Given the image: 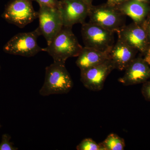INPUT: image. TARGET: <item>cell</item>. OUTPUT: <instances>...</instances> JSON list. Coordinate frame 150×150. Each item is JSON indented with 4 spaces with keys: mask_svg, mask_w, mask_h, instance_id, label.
<instances>
[{
    "mask_svg": "<svg viewBox=\"0 0 150 150\" xmlns=\"http://www.w3.org/2000/svg\"><path fill=\"white\" fill-rule=\"evenodd\" d=\"M41 35L38 27L31 32L19 33L6 43L3 50L8 54L32 57L40 51H44V48L37 43L38 38Z\"/></svg>",
    "mask_w": 150,
    "mask_h": 150,
    "instance_id": "277c9868",
    "label": "cell"
},
{
    "mask_svg": "<svg viewBox=\"0 0 150 150\" xmlns=\"http://www.w3.org/2000/svg\"><path fill=\"white\" fill-rule=\"evenodd\" d=\"M77 150H101L99 144H97L92 139H84L76 148Z\"/></svg>",
    "mask_w": 150,
    "mask_h": 150,
    "instance_id": "2e32d148",
    "label": "cell"
},
{
    "mask_svg": "<svg viewBox=\"0 0 150 150\" xmlns=\"http://www.w3.org/2000/svg\"><path fill=\"white\" fill-rule=\"evenodd\" d=\"M100 144L105 150H123L126 146L124 139L115 134H109Z\"/></svg>",
    "mask_w": 150,
    "mask_h": 150,
    "instance_id": "9a60e30c",
    "label": "cell"
},
{
    "mask_svg": "<svg viewBox=\"0 0 150 150\" xmlns=\"http://www.w3.org/2000/svg\"><path fill=\"white\" fill-rule=\"evenodd\" d=\"M92 5L82 0H60L58 9L63 26L72 27L74 25L85 22Z\"/></svg>",
    "mask_w": 150,
    "mask_h": 150,
    "instance_id": "52a82bcc",
    "label": "cell"
},
{
    "mask_svg": "<svg viewBox=\"0 0 150 150\" xmlns=\"http://www.w3.org/2000/svg\"><path fill=\"white\" fill-rule=\"evenodd\" d=\"M137 1H139L141 2L144 3L146 1L148 0H137Z\"/></svg>",
    "mask_w": 150,
    "mask_h": 150,
    "instance_id": "cb8c5ba5",
    "label": "cell"
},
{
    "mask_svg": "<svg viewBox=\"0 0 150 150\" xmlns=\"http://www.w3.org/2000/svg\"><path fill=\"white\" fill-rule=\"evenodd\" d=\"M144 59L145 61L147 63L150 67V46L147 52H146V56Z\"/></svg>",
    "mask_w": 150,
    "mask_h": 150,
    "instance_id": "7402d4cb",
    "label": "cell"
},
{
    "mask_svg": "<svg viewBox=\"0 0 150 150\" xmlns=\"http://www.w3.org/2000/svg\"><path fill=\"white\" fill-rule=\"evenodd\" d=\"M109 54L85 46L77 56L76 65L81 71L91 68L109 59Z\"/></svg>",
    "mask_w": 150,
    "mask_h": 150,
    "instance_id": "4fadbf2b",
    "label": "cell"
},
{
    "mask_svg": "<svg viewBox=\"0 0 150 150\" xmlns=\"http://www.w3.org/2000/svg\"><path fill=\"white\" fill-rule=\"evenodd\" d=\"M144 84L142 92L145 97L148 100H150V81H146Z\"/></svg>",
    "mask_w": 150,
    "mask_h": 150,
    "instance_id": "d6986e66",
    "label": "cell"
},
{
    "mask_svg": "<svg viewBox=\"0 0 150 150\" xmlns=\"http://www.w3.org/2000/svg\"><path fill=\"white\" fill-rule=\"evenodd\" d=\"M1 124H0V128H1Z\"/></svg>",
    "mask_w": 150,
    "mask_h": 150,
    "instance_id": "d4e9b609",
    "label": "cell"
},
{
    "mask_svg": "<svg viewBox=\"0 0 150 150\" xmlns=\"http://www.w3.org/2000/svg\"><path fill=\"white\" fill-rule=\"evenodd\" d=\"M114 69L113 64L108 59L100 64L81 71L80 80L88 89L99 91L103 88L106 78Z\"/></svg>",
    "mask_w": 150,
    "mask_h": 150,
    "instance_id": "ba28073f",
    "label": "cell"
},
{
    "mask_svg": "<svg viewBox=\"0 0 150 150\" xmlns=\"http://www.w3.org/2000/svg\"><path fill=\"white\" fill-rule=\"evenodd\" d=\"M146 26L145 28H143L145 30L147 35L148 38H149L150 40V19L149 20L148 22L146 23Z\"/></svg>",
    "mask_w": 150,
    "mask_h": 150,
    "instance_id": "44dd1931",
    "label": "cell"
},
{
    "mask_svg": "<svg viewBox=\"0 0 150 150\" xmlns=\"http://www.w3.org/2000/svg\"><path fill=\"white\" fill-rule=\"evenodd\" d=\"M32 0H12L6 6L2 17L10 23L23 28L38 18Z\"/></svg>",
    "mask_w": 150,
    "mask_h": 150,
    "instance_id": "8992f818",
    "label": "cell"
},
{
    "mask_svg": "<svg viewBox=\"0 0 150 150\" xmlns=\"http://www.w3.org/2000/svg\"><path fill=\"white\" fill-rule=\"evenodd\" d=\"M11 136L4 134L2 137L1 142L0 144V150H16L17 148L14 146L13 143L10 142Z\"/></svg>",
    "mask_w": 150,
    "mask_h": 150,
    "instance_id": "e0dca14e",
    "label": "cell"
},
{
    "mask_svg": "<svg viewBox=\"0 0 150 150\" xmlns=\"http://www.w3.org/2000/svg\"><path fill=\"white\" fill-rule=\"evenodd\" d=\"M118 39L141 52H147L148 37L145 30L134 23L125 25L118 33Z\"/></svg>",
    "mask_w": 150,
    "mask_h": 150,
    "instance_id": "30bf717a",
    "label": "cell"
},
{
    "mask_svg": "<svg viewBox=\"0 0 150 150\" xmlns=\"http://www.w3.org/2000/svg\"><path fill=\"white\" fill-rule=\"evenodd\" d=\"M83 1L87 3L90 5H92V0H82Z\"/></svg>",
    "mask_w": 150,
    "mask_h": 150,
    "instance_id": "603a6c76",
    "label": "cell"
},
{
    "mask_svg": "<svg viewBox=\"0 0 150 150\" xmlns=\"http://www.w3.org/2000/svg\"><path fill=\"white\" fill-rule=\"evenodd\" d=\"M73 86L74 83L65 63L54 62L46 67L45 81L39 94L43 96L64 94L69 92Z\"/></svg>",
    "mask_w": 150,
    "mask_h": 150,
    "instance_id": "7a4b0ae2",
    "label": "cell"
},
{
    "mask_svg": "<svg viewBox=\"0 0 150 150\" xmlns=\"http://www.w3.org/2000/svg\"><path fill=\"white\" fill-rule=\"evenodd\" d=\"M128 1L129 0H107L106 4L108 5L115 7H118Z\"/></svg>",
    "mask_w": 150,
    "mask_h": 150,
    "instance_id": "ffe728a7",
    "label": "cell"
},
{
    "mask_svg": "<svg viewBox=\"0 0 150 150\" xmlns=\"http://www.w3.org/2000/svg\"><path fill=\"white\" fill-rule=\"evenodd\" d=\"M136 51L135 48L118 39L109 52V59L115 69L124 71L134 59Z\"/></svg>",
    "mask_w": 150,
    "mask_h": 150,
    "instance_id": "7c38bea8",
    "label": "cell"
},
{
    "mask_svg": "<svg viewBox=\"0 0 150 150\" xmlns=\"http://www.w3.org/2000/svg\"><path fill=\"white\" fill-rule=\"evenodd\" d=\"M72 28L63 26L44 48V51L52 57L54 62L65 63L69 58L77 57L82 50L83 47L73 33Z\"/></svg>",
    "mask_w": 150,
    "mask_h": 150,
    "instance_id": "6da1fadb",
    "label": "cell"
},
{
    "mask_svg": "<svg viewBox=\"0 0 150 150\" xmlns=\"http://www.w3.org/2000/svg\"><path fill=\"white\" fill-rule=\"evenodd\" d=\"M82 37L85 47L110 52L114 44V33L89 22L82 24Z\"/></svg>",
    "mask_w": 150,
    "mask_h": 150,
    "instance_id": "5b68a950",
    "label": "cell"
},
{
    "mask_svg": "<svg viewBox=\"0 0 150 150\" xmlns=\"http://www.w3.org/2000/svg\"><path fill=\"white\" fill-rule=\"evenodd\" d=\"M118 81L124 86L146 82L150 78V67L145 59H134L127 66Z\"/></svg>",
    "mask_w": 150,
    "mask_h": 150,
    "instance_id": "8fae6325",
    "label": "cell"
},
{
    "mask_svg": "<svg viewBox=\"0 0 150 150\" xmlns=\"http://www.w3.org/2000/svg\"><path fill=\"white\" fill-rule=\"evenodd\" d=\"M116 8L123 15L130 17L134 23L138 24L144 21L149 13L146 5L137 0H129Z\"/></svg>",
    "mask_w": 150,
    "mask_h": 150,
    "instance_id": "5bb4252c",
    "label": "cell"
},
{
    "mask_svg": "<svg viewBox=\"0 0 150 150\" xmlns=\"http://www.w3.org/2000/svg\"><path fill=\"white\" fill-rule=\"evenodd\" d=\"M38 18V28L48 44L63 27L61 14L58 8L40 6Z\"/></svg>",
    "mask_w": 150,
    "mask_h": 150,
    "instance_id": "9c48e42d",
    "label": "cell"
},
{
    "mask_svg": "<svg viewBox=\"0 0 150 150\" xmlns=\"http://www.w3.org/2000/svg\"><path fill=\"white\" fill-rule=\"evenodd\" d=\"M38 3L39 6H45L53 8H58L59 1V0H32Z\"/></svg>",
    "mask_w": 150,
    "mask_h": 150,
    "instance_id": "ac0fdd59",
    "label": "cell"
},
{
    "mask_svg": "<svg viewBox=\"0 0 150 150\" xmlns=\"http://www.w3.org/2000/svg\"><path fill=\"white\" fill-rule=\"evenodd\" d=\"M90 22L114 33H118L125 24L126 16L116 7L107 4L91 7L88 14Z\"/></svg>",
    "mask_w": 150,
    "mask_h": 150,
    "instance_id": "3957f363",
    "label": "cell"
}]
</instances>
